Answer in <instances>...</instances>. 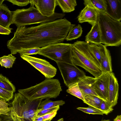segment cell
I'll list each match as a JSON object with an SVG mask.
<instances>
[{
	"label": "cell",
	"mask_w": 121,
	"mask_h": 121,
	"mask_svg": "<svg viewBox=\"0 0 121 121\" xmlns=\"http://www.w3.org/2000/svg\"><path fill=\"white\" fill-rule=\"evenodd\" d=\"M119 85L117 78L112 72L110 73L107 102L112 107L117 104Z\"/></svg>",
	"instance_id": "7c38bea8"
},
{
	"label": "cell",
	"mask_w": 121,
	"mask_h": 121,
	"mask_svg": "<svg viewBox=\"0 0 121 121\" xmlns=\"http://www.w3.org/2000/svg\"><path fill=\"white\" fill-rule=\"evenodd\" d=\"M113 109V107L110 105L107 102L103 100L99 107V110L103 114L108 115L112 112Z\"/></svg>",
	"instance_id": "f1b7e54d"
},
{
	"label": "cell",
	"mask_w": 121,
	"mask_h": 121,
	"mask_svg": "<svg viewBox=\"0 0 121 121\" xmlns=\"http://www.w3.org/2000/svg\"><path fill=\"white\" fill-rule=\"evenodd\" d=\"M33 4L43 16L50 17L53 15L57 6L56 0H31Z\"/></svg>",
	"instance_id": "8fae6325"
},
{
	"label": "cell",
	"mask_w": 121,
	"mask_h": 121,
	"mask_svg": "<svg viewBox=\"0 0 121 121\" xmlns=\"http://www.w3.org/2000/svg\"><path fill=\"white\" fill-rule=\"evenodd\" d=\"M98 11L88 6H85L77 17L80 23L87 22L92 26L97 22Z\"/></svg>",
	"instance_id": "4fadbf2b"
},
{
	"label": "cell",
	"mask_w": 121,
	"mask_h": 121,
	"mask_svg": "<svg viewBox=\"0 0 121 121\" xmlns=\"http://www.w3.org/2000/svg\"><path fill=\"white\" fill-rule=\"evenodd\" d=\"M83 3L85 6H89L98 11L105 13L106 11V0H84Z\"/></svg>",
	"instance_id": "d6986e66"
},
{
	"label": "cell",
	"mask_w": 121,
	"mask_h": 121,
	"mask_svg": "<svg viewBox=\"0 0 121 121\" xmlns=\"http://www.w3.org/2000/svg\"><path fill=\"white\" fill-rule=\"evenodd\" d=\"M41 48H35L26 49L18 52L20 54H23L29 55H36L39 50Z\"/></svg>",
	"instance_id": "1f68e13d"
},
{
	"label": "cell",
	"mask_w": 121,
	"mask_h": 121,
	"mask_svg": "<svg viewBox=\"0 0 121 121\" xmlns=\"http://www.w3.org/2000/svg\"><path fill=\"white\" fill-rule=\"evenodd\" d=\"M71 22L65 18L28 27H18L7 46L12 54L32 48H41L62 42L71 28Z\"/></svg>",
	"instance_id": "6da1fadb"
},
{
	"label": "cell",
	"mask_w": 121,
	"mask_h": 121,
	"mask_svg": "<svg viewBox=\"0 0 121 121\" xmlns=\"http://www.w3.org/2000/svg\"><path fill=\"white\" fill-rule=\"evenodd\" d=\"M68 87L66 91L67 92L82 101L84 100L82 93L78 86L77 82L70 84Z\"/></svg>",
	"instance_id": "d4e9b609"
},
{
	"label": "cell",
	"mask_w": 121,
	"mask_h": 121,
	"mask_svg": "<svg viewBox=\"0 0 121 121\" xmlns=\"http://www.w3.org/2000/svg\"><path fill=\"white\" fill-rule=\"evenodd\" d=\"M89 44L85 41H77L72 44L73 63L82 68L97 78L102 72L99 65L90 50Z\"/></svg>",
	"instance_id": "7a4b0ae2"
},
{
	"label": "cell",
	"mask_w": 121,
	"mask_h": 121,
	"mask_svg": "<svg viewBox=\"0 0 121 121\" xmlns=\"http://www.w3.org/2000/svg\"><path fill=\"white\" fill-rule=\"evenodd\" d=\"M13 14L5 5L0 6V25L6 28L12 30L10 26L13 24L12 21Z\"/></svg>",
	"instance_id": "e0dca14e"
},
{
	"label": "cell",
	"mask_w": 121,
	"mask_h": 121,
	"mask_svg": "<svg viewBox=\"0 0 121 121\" xmlns=\"http://www.w3.org/2000/svg\"><path fill=\"white\" fill-rule=\"evenodd\" d=\"M107 6L105 13L114 20L121 22V0H106Z\"/></svg>",
	"instance_id": "9a60e30c"
},
{
	"label": "cell",
	"mask_w": 121,
	"mask_h": 121,
	"mask_svg": "<svg viewBox=\"0 0 121 121\" xmlns=\"http://www.w3.org/2000/svg\"><path fill=\"white\" fill-rule=\"evenodd\" d=\"M13 93L0 88V99L8 101L13 98Z\"/></svg>",
	"instance_id": "83f0119b"
},
{
	"label": "cell",
	"mask_w": 121,
	"mask_h": 121,
	"mask_svg": "<svg viewBox=\"0 0 121 121\" xmlns=\"http://www.w3.org/2000/svg\"><path fill=\"white\" fill-rule=\"evenodd\" d=\"M83 102L91 107L99 110L100 106L103 100L99 97L94 95H83Z\"/></svg>",
	"instance_id": "44dd1931"
},
{
	"label": "cell",
	"mask_w": 121,
	"mask_h": 121,
	"mask_svg": "<svg viewBox=\"0 0 121 121\" xmlns=\"http://www.w3.org/2000/svg\"><path fill=\"white\" fill-rule=\"evenodd\" d=\"M105 121V119L104 120H103V119H102L101 120V121Z\"/></svg>",
	"instance_id": "f6af8a7d"
},
{
	"label": "cell",
	"mask_w": 121,
	"mask_h": 121,
	"mask_svg": "<svg viewBox=\"0 0 121 121\" xmlns=\"http://www.w3.org/2000/svg\"><path fill=\"white\" fill-rule=\"evenodd\" d=\"M57 6L59 5L63 13H69L74 11L77 5L76 0H56Z\"/></svg>",
	"instance_id": "ffe728a7"
},
{
	"label": "cell",
	"mask_w": 121,
	"mask_h": 121,
	"mask_svg": "<svg viewBox=\"0 0 121 121\" xmlns=\"http://www.w3.org/2000/svg\"><path fill=\"white\" fill-rule=\"evenodd\" d=\"M65 104V102L62 100L53 101L48 99H46L40 102L38 109H48L57 106H62Z\"/></svg>",
	"instance_id": "603a6c76"
},
{
	"label": "cell",
	"mask_w": 121,
	"mask_h": 121,
	"mask_svg": "<svg viewBox=\"0 0 121 121\" xmlns=\"http://www.w3.org/2000/svg\"><path fill=\"white\" fill-rule=\"evenodd\" d=\"M96 79V78L86 75L79 78L78 84L83 95H93L99 97L93 87V84Z\"/></svg>",
	"instance_id": "5bb4252c"
},
{
	"label": "cell",
	"mask_w": 121,
	"mask_h": 121,
	"mask_svg": "<svg viewBox=\"0 0 121 121\" xmlns=\"http://www.w3.org/2000/svg\"><path fill=\"white\" fill-rule=\"evenodd\" d=\"M0 88L6 90L14 92L15 88L14 85L6 77L0 74Z\"/></svg>",
	"instance_id": "484cf974"
},
{
	"label": "cell",
	"mask_w": 121,
	"mask_h": 121,
	"mask_svg": "<svg viewBox=\"0 0 121 121\" xmlns=\"http://www.w3.org/2000/svg\"><path fill=\"white\" fill-rule=\"evenodd\" d=\"M85 42L96 45L101 44V33L97 22L92 26L91 30L85 36Z\"/></svg>",
	"instance_id": "ac0fdd59"
},
{
	"label": "cell",
	"mask_w": 121,
	"mask_h": 121,
	"mask_svg": "<svg viewBox=\"0 0 121 121\" xmlns=\"http://www.w3.org/2000/svg\"><path fill=\"white\" fill-rule=\"evenodd\" d=\"M101 35V43L106 46L119 47L121 44V22L106 13L98 11L97 19Z\"/></svg>",
	"instance_id": "3957f363"
},
{
	"label": "cell",
	"mask_w": 121,
	"mask_h": 121,
	"mask_svg": "<svg viewBox=\"0 0 121 121\" xmlns=\"http://www.w3.org/2000/svg\"><path fill=\"white\" fill-rule=\"evenodd\" d=\"M89 46L91 53L100 66L102 54V44L96 45L91 43L89 44Z\"/></svg>",
	"instance_id": "cb8c5ba5"
},
{
	"label": "cell",
	"mask_w": 121,
	"mask_h": 121,
	"mask_svg": "<svg viewBox=\"0 0 121 121\" xmlns=\"http://www.w3.org/2000/svg\"><path fill=\"white\" fill-rule=\"evenodd\" d=\"M8 115H7V119L5 120H3V121H2L1 120V121H13V120L11 119L10 116H9V115H8Z\"/></svg>",
	"instance_id": "ab89813d"
},
{
	"label": "cell",
	"mask_w": 121,
	"mask_h": 121,
	"mask_svg": "<svg viewBox=\"0 0 121 121\" xmlns=\"http://www.w3.org/2000/svg\"><path fill=\"white\" fill-rule=\"evenodd\" d=\"M13 96L10 111L11 119L13 121H32L43 99L29 100L19 92Z\"/></svg>",
	"instance_id": "277c9868"
},
{
	"label": "cell",
	"mask_w": 121,
	"mask_h": 121,
	"mask_svg": "<svg viewBox=\"0 0 121 121\" xmlns=\"http://www.w3.org/2000/svg\"><path fill=\"white\" fill-rule=\"evenodd\" d=\"M82 28L81 26H77L72 24L71 27L65 39L67 41L77 39L81 36L82 32Z\"/></svg>",
	"instance_id": "7402d4cb"
},
{
	"label": "cell",
	"mask_w": 121,
	"mask_h": 121,
	"mask_svg": "<svg viewBox=\"0 0 121 121\" xmlns=\"http://www.w3.org/2000/svg\"><path fill=\"white\" fill-rule=\"evenodd\" d=\"M16 59L11 54L4 56L0 57V64L6 68H10L12 67Z\"/></svg>",
	"instance_id": "4316f807"
},
{
	"label": "cell",
	"mask_w": 121,
	"mask_h": 121,
	"mask_svg": "<svg viewBox=\"0 0 121 121\" xmlns=\"http://www.w3.org/2000/svg\"><path fill=\"white\" fill-rule=\"evenodd\" d=\"M52 119H51V120H45V121H49L50 120H51Z\"/></svg>",
	"instance_id": "ee69618b"
},
{
	"label": "cell",
	"mask_w": 121,
	"mask_h": 121,
	"mask_svg": "<svg viewBox=\"0 0 121 121\" xmlns=\"http://www.w3.org/2000/svg\"><path fill=\"white\" fill-rule=\"evenodd\" d=\"M12 3L13 5H16L20 6H26L30 3V0H7Z\"/></svg>",
	"instance_id": "d6a6232c"
},
{
	"label": "cell",
	"mask_w": 121,
	"mask_h": 121,
	"mask_svg": "<svg viewBox=\"0 0 121 121\" xmlns=\"http://www.w3.org/2000/svg\"><path fill=\"white\" fill-rule=\"evenodd\" d=\"M58 110H55L48 113L46 114L43 116L44 121L52 119L56 115Z\"/></svg>",
	"instance_id": "836d02e7"
},
{
	"label": "cell",
	"mask_w": 121,
	"mask_h": 121,
	"mask_svg": "<svg viewBox=\"0 0 121 121\" xmlns=\"http://www.w3.org/2000/svg\"><path fill=\"white\" fill-rule=\"evenodd\" d=\"M57 121H63V118H62L59 119Z\"/></svg>",
	"instance_id": "b9f144b4"
},
{
	"label": "cell",
	"mask_w": 121,
	"mask_h": 121,
	"mask_svg": "<svg viewBox=\"0 0 121 121\" xmlns=\"http://www.w3.org/2000/svg\"><path fill=\"white\" fill-rule=\"evenodd\" d=\"M51 120H50L49 121H51Z\"/></svg>",
	"instance_id": "7dc6e473"
},
{
	"label": "cell",
	"mask_w": 121,
	"mask_h": 121,
	"mask_svg": "<svg viewBox=\"0 0 121 121\" xmlns=\"http://www.w3.org/2000/svg\"><path fill=\"white\" fill-rule=\"evenodd\" d=\"M12 30L5 28L0 25V34L9 35L11 32Z\"/></svg>",
	"instance_id": "d590c367"
},
{
	"label": "cell",
	"mask_w": 121,
	"mask_h": 121,
	"mask_svg": "<svg viewBox=\"0 0 121 121\" xmlns=\"http://www.w3.org/2000/svg\"><path fill=\"white\" fill-rule=\"evenodd\" d=\"M62 91L59 80L51 78H46L35 86L18 90V92L30 100L38 99L55 98Z\"/></svg>",
	"instance_id": "5b68a950"
},
{
	"label": "cell",
	"mask_w": 121,
	"mask_h": 121,
	"mask_svg": "<svg viewBox=\"0 0 121 121\" xmlns=\"http://www.w3.org/2000/svg\"><path fill=\"white\" fill-rule=\"evenodd\" d=\"M100 68L102 73L112 72L111 57L110 51L106 46L102 44Z\"/></svg>",
	"instance_id": "2e32d148"
},
{
	"label": "cell",
	"mask_w": 121,
	"mask_h": 121,
	"mask_svg": "<svg viewBox=\"0 0 121 121\" xmlns=\"http://www.w3.org/2000/svg\"><path fill=\"white\" fill-rule=\"evenodd\" d=\"M4 1V0H0V6L3 4V3Z\"/></svg>",
	"instance_id": "60d3db41"
},
{
	"label": "cell",
	"mask_w": 121,
	"mask_h": 121,
	"mask_svg": "<svg viewBox=\"0 0 121 121\" xmlns=\"http://www.w3.org/2000/svg\"><path fill=\"white\" fill-rule=\"evenodd\" d=\"M1 118L0 117V121H1Z\"/></svg>",
	"instance_id": "bcb514c9"
},
{
	"label": "cell",
	"mask_w": 121,
	"mask_h": 121,
	"mask_svg": "<svg viewBox=\"0 0 121 121\" xmlns=\"http://www.w3.org/2000/svg\"><path fill=\"white\" fill-rule=\"evenodd\" d=\"M56 63L64 82L67 87L71 84L77 82L79 78L86 75L83 70L73 64L60 62Z\"/></svg>",
	"instance_id": "ba28073f"
},
{
	"label": "cell",
	"mask_w": 121,
	"mask_h": 121,
	"mask_svg": "<svg viewBox=\"0 0 121 121\" xmlns=\"http://www.w3.org/2000/svg\"><path fill=\"white\" fill-rule=\"evenodd\" d=\"M10 112L0 108V115H8Z\"/></svg>",
	"instance_id": "8d00e7d4"
},
{
	"label": "cell",
	"mask_w": 121,
	"mask_h": 121,
	"mask_svg": "<svg viewBox=\"0 0 121 121\" xmlns=\"http://www.w3.org/2000/svg\"><path fill=\"white\" fill-rule=\"evenodd\" d=\"M43 116L36 117L33 119L32 121H43Z\"/></svg>",
	"instance_id": "74e56055"
},
{
	"label": "cell",
	"mask_w": 121,
	"mask_h": 121,
	"mask_svg": "<svg viewBox=\"0 0 121 121\" xmlns=\"http://www.w3.org/2000/svg\"><path fill=\"white\" fill-rule=\"evenodd\" d=\"M72 44L59 43L40 48L37 54L55 61L73 64Z\"/></svg>",
	"instance_id": "52a82bcc"
},
{
	"label": "cell",
	"mask_w": 121,
	"mask_h": 121,
	"mask_svg": "<svg viewBox=\"0 0 121 121\" xmlns=\"http://www.w3.org/2000/svg\"><path fill=\"white\" fill-rule=\"evenodd\" d=\"M20 56L40 72L46 78H51L56 75V69L45 60L23 54H20Z\"/></svg>",
	"instance_id": "9c48e42d"
},
{
	"label": "cell",
	"mask_w": 121,
	"mask_h": 121,
	"mask_svg": "<svg viewBox=\"0 0 121 121\" xmlns=\"http://www.w3.org/2000/svg\"><path fill=\"white\" fill-rule=\"evenodd\" d=\"M77 109L86 113L93 114L103 115V113L99 110L93 107L89 106L88 107H78Z\"/></svg>",
	"instance_id": "f546056e"
},
{
	"label": "cell",
	"mask_w": 121,
	"mask_h": 121,
	"mask_svg": "<svg viewBox=\"0 0 121 121\" xmlns=\"http://www.w3.org/2000/svg\"><path fill=\"white\" fill-rule=\"evenodd\" d=\"M0 108L10 112L12 109L11 107H9V104L6 101L0 99Z\"/></svg>",
	"instance_id": "e575fe53"
},
{
	"label": "cell",
	"mask_w": 121,
	"mask_h": 121,
	"mask_svg": "<svg viewBox=\"0 0 121 121\" xmlns=\"http://www.w3.org/2000/svg\"><path fill=\"white\" fill-rule=\"evenodd\" d=\"M113 121H121V115H117Z\"/></svg>",
	"instance_id": "f35d334b"
},
{
	"label": "cell",
	"mask_w": 121,
	"mask_h": 121,
	"mask_svg": "<svg viewBox=\"0 0 121 121\" xmlns=\"http://www.w3.org/2000/svg\"><path fill=\"white\" fill-rule=\"evenodd\" d=\"M110 73H102L93 84L94 90L99 97L107 102Z\"/></svg>",
	"instance_id": "30bf717a"
},
{
	"label": "cell",
	"mask_w": 121,
	"mask_h": 121,
	"mask_svg": "<svg viewBox=\"0 0 121 121\" xmlns=\"http://www.w3.org/2000/svg\"><path fill=\"white\" fill-rule=\"evenodd\" d=\"M60 106H58L47 109L42 110L38 109L35 113L33 119L37 117L43 116L54 110H58Z\"/></svg>",
	"instance_id": "4dcf8cb0"
},
{
	"label": "cell",
	"mask_w": 121,
	"mask_h": 121,
	"mask_svg": "<svg viewBox=\"0 0 121 121\" xmlns=\"http://www.w3.org/2000/svg\"><path fill=\"white\" fill-rule=\"evenodd\" d=\"M110 121L109 119H108V120H107L105 119V121Z\"/></svg>",
	"instance_id": "7bdbcfd3"
},
{
	"label": "cell",
	"mask_w": 121,
	"mask_h": 121,
	"mask_svg": "<svg viewBox=\"0 0 121 121\" xmlns=\"http://www.w3.org/2000/svg\"><path fill=\"white\" fill-rule=\"evenodd\" d=\"M30 3L31 6L28 8L18 9L12 12L13 24L17 27L52 21L62 19L65 15L64 13L55 12L50 17L43 16L34 7L31 0Z\"/></svg>",
	"instance_id": "8992f818"
}]
</instances>
